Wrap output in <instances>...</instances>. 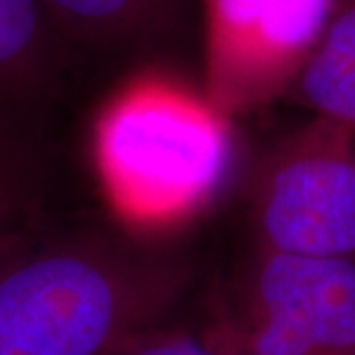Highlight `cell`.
<instances>
[{
	"instance_id": "6da1fadb",
	"label": "cell",
	"mask_w": 355,
	"mask_h": 355,
	"mask_svg": "<svg viewBox=\"0 0 355 355\" xmlns=\"http://www.w3.org/2000/svg\"><path fill=\"white\" fill-rule=\"evenodd\" d=\"M182 284L180 268L140 249L42 227L0 266V355H113Z\"/></svg>"
},
{
	"instance_id": "7a4b0ae2",
	"label": "cell",
	"mask_w": 355,
	"mask_h": 355,
	"mask_svg": "<svg viewBox=\"0 0 355 355\" xmlns=\"http://www.w3.org/2000/svg\"><path fill=\"white\" fill-rule=\"evenodd\" d=\"M211 101L164 76L123 89L95 127V164L116 209L168 223L202 207L227 176L233 146Z\"/></svg>"
},
{
	"instance_id": "3957f363",
	"label": "cell",
	"mask_w": 355,
	"mask_h": 355,
	"mask_svg": "<svg viewBox=\"0 0 355 355\" xmlns=\"http://www.w3.org/2000/svg\"><path fill=\"white\" fill-rule=\"evenodd\" d=\"M263 251L355 259V130L312 116L268 156L254 193Z\"/></svg>"
},
{
	"instance_id": "277c9868",
	"label": "cell",
	"mask_w": 355,
	"mask_h": 355,
	"mask_svg": "<svg viewBox=\"0 0 355 355\" xmlns=\"http://www.w3.org/2000/svg\"><path fill=\"white\" fill-rule=\"evenodd\" d=\"M227 324L243 355H355V259L261 249Z\"/></svg>"
},
{
	"instance_id": "5b68a950",
	"label": "cell",
	"mask_w": 355,
	"mask_h": 355,
	"mask_svg": "<svg viewBox=\"0 0 355 355\" xmlns=\"http://www.w3.org/2000/svg\"><path fill=\"white\" fill-rule=\"evenodd\" d=\"M334 0H205L203 53L214 105L286 91L312 53Z\"/></svg>"
},
{
	"instance_id": "8992f818",
	"label": "cell",
	"mask_w": 355,
	"mask_h": 355,
	"mask_svg": "<svg viewBox=\"0 0 355 355\" xmlns=\"http://www.w3.org/2000/svg\"><path fill=\"white\" fill-rule=\"evenodd\" d=\"M67 58L40 0H0V139L42 140Z\"/></svg>"
},
{
	"instance_id": "52a82bcc",
	"label": "cell",
	"mask_w": 355,
	"mask_h": 355,
	"mask_svg": "<svg viewBox=\"0 0 355 355\" xmlns=\"http://www.w3.org/2000/svg\"><path fill=\"white\" fill-rule=\"evenodd\" d=\"M188 0H40L69 46L114 48L160 38Z\"/></svg>"
},
{
	"instance_id": "ba28073f",
	"label": "cell",
	"mask_w": 355,
	"mask_h": 355,
	"mask_svg": "<svg viewBox=\"0 0 355 355\" xmlns=\"http://www.w3.org/2000/svg\"><path fill=\"white\" fill-rule=\"evenodd\" d=\"M288 93L312 116L355 130V0H334L326 28Z\"/></svg>"
},
{
	"instance_id": "9c48e42d",
	"label": "cell",
	"mask_w": 355,
	"mask_h": 355,
	"mask_svg": "<svg viewBox=\"0 0 355 355\" xmlns=\"http://www.w3.org/2000/svg\"><path fill=\"white\" fill-rule=\"evenodd\" d=\"M42 227L40 144L0 139V266Z\"/></svg>"
},
{
	"instance_id": "30bf717a",
	"label": "cell",
	"mask_w": 355,
	"mask_h": 355,
	"mask_svg": "<svg viewBox=\"0 0 355 355\" xmlns=\"http://www.w3.org/2000/svg\"><path fill=\"white\" fill-rule=\"evenodd\" d=\"M113 355H243L227 322L200 336L182 330H142L128 338Z\"/></svg>"
}]
</instances>
